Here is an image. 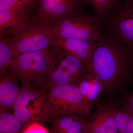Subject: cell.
Masks as SVG:
<instances>
[{"mask_svg":"<svg viewBox=\"0 0 133 133\" xmlns=\"http://www.w3.org/2000/svg\"><path fill=\"white\" fill-rule=\"evenodd\" d=\"M88 68L100 79L103 92L111 91L133 77V50L106 31Z\"/></svg>","mask_w":133,"mask_h":133,"instance_id":"1","label":"cell"},{"mask_svg":"<svg viewBox=\"0 0 133 133\" xmlns=\"http://www.w3.org/2000/svg\"><path fill=\"white\" fill-rule=\"evenodd\" d=\"M43 121L68 115H89L78 85L66 84L46 89L43 105Z\"/></svg>","mask_w":133,"mask_h":133,"instance_id":"2","label":"cell"},{"mask_svg":"<svg viewBox=\"0 0 133 133\" xmlns=\"http://www.w3.org/2000/svg\"><path fill=\"white\" fill-rule=\"evenodd\" d=\"M56 37L73 38L101 42L106 33L104 22L96 16L83 11L75 12L57 21L51 28Z\"/></svg>","mask_w":133,"mask_h":133,"instance_id":"3","label":"cell"},{"mask_svg":"<svg viewBox=\"0 0 133 133\" xmlns=\"http://www.w3.org/2000/svg\"><path fill=\"white\" fill-rule=\"evenodd\" d=\"M88 70L84 63L62 48H51L45 89L62 85H78Z\"/></svg>","mask_w":133,"mask_h":133,"instance_id":"4","label":"cell"},{"mask_svg":"<svg viewBox=\"0 0 133 133\" xmlns=\"http://www.w3.org/2000/svg\"><path fill=\"white\" fill-rule=\"evenodd\" d=\"M51 48L15 56L8 70L16 76L22 85L45 90Z\"/></svg>","mask_w":133,"mask_h":133,"instance_id":"5","label":"cell"},{"mask_svg":"<svg viewBox=\"0 0 133 133\" xmlns=\"http://www.w3.org/2000/svg\"><path fill=\"white\" fill-rule=\"evenodd\" d=\"M5 38L12 57L20 54L58 47L57 37L53 35L51 28L36 21L35 18L24 28Z\"/></svg>","mask_w":133,"mask_h":133,"instance_id":"6","label":"cell"},{"mask_svg":"<svg viewBox=\"0 0 133 133\" xmlns=\"http://www.w3.org/2000/svg\"><path fill=\"white\" fill-rule=\"evenodd\" d=\"M105 30L133 50V0H120L108 14Z\"/></svg>","mask_w":133,"mask_h":133,"instance_id":"7","label":"cell"},{"mask_svg":"<svg viewBox=\"0 0 133 133\" xmlns=\"http://www.w3.org/2000/svg\"><path fill=\"white\" fill-rule=\"evenodd\" d=\"M45 90L22 85L13 110L14 115L26 127L32 122L43 121L42 107Z\"/></svg>","mask_w":133,"mask_h":133,"instance_id":"8","label":"cell"},{"mask_svg":"<svg viewBox=\"0 0 133 133\" xmlns=\"http://www.w3.org/2000/svg\"><path fill=\"white\" fill-rule=\"evenodd\" d=\"M85 0H38L35 20L51 28L59 19L83 11Z\"/></svg>","mask_w":133,"mask_h":133,"instance_id":"9","label":"cell"},{"mask_svg":"<svg viewBox=\"0 0 133 133\" xmlns=\"http://www.w3.org/2000/svg\"><path fill=\"white\" fill-rule=\"evenodd\" d=\"M84 133H118L114 107L110 105H98L90 117L84 119Z\"/></svg>","mask_w":133,"mask_h":133,"instance_id":"10","label":"cell"},{"mask_svg":"<svg viewBox=\"0 0 133 133\" xmlns=\"http://www.w3.org/2000/svg\"><path fill=\"white\" fill-rule=\"evenodd\" d=\"M37 7H26L0 12V36L10 35L28 26L34 20L32 12Z\"/></svg>","mask_w":133,"mask_h":133,"instance_id":"11","label":"cell"},{"mask_svg":"<svg viewBox=\"0 0 133 133\" xmlns=\"http://www.w3.org/2000/svg\"><path fill=\"white\" fill-rule=\"evenodd\" d=\"M58 47L90 66L94 52L100 42L73 38L57 37Z\"/></svg>","mask_w":133,"mask_h":133,"instance_id":"12","label":"cell"},{"mask_svg":"<svg viewBox=\"0 0 133 133\" xmlns=\"http://www.w3.org/2000/svg\"><path fill=\"white\" fill-rule=\"evenodd\" d=\"M17 77L8 70L0 73V113L13 110L21 90Z\"/></svg>","mask_w":133,"mask_h":133,"instance_id":"13","label":"cell"},{"mask_svg":"<svg viewBox=\"0 0 133 133\" xmlns=\"http://www.w3.org/2000/svg\"><path fill=\"white\" fill-rule=\"evenodd\" d=\"M78 86L90 115L94 103L101 93L104 91L102 82L94 72L88 69L79 81Z\"/></svg>","mask_w":133,"mask_h":133,"instance_id":"14","label":"cell"},{"mask_svg":"<svg viewBox=\"0 0 133 133\" xmlns=\"http://www.w3.org/2000/svg\"><path fill=\"white\" fill-rule=\"evenodd\" d=\"M78 115H68L50 120L52 133H84V119Z\"/></svg>","mask_w":133,"mask_h":133,"instance_id":"15","label":"cell"},{"mask_svg":"<svg viewBox=\"0 0 133 133\" xmlns=\"http://www.w3.org/2000/svg\"><path fill=\"white\" fill-rule=\"evenodd\" d=\"M25 127L14 114L0 113V133H22Z\"/></svg>","mask_w":133,"mask_h":133,"instance_id":"16","label":"cell"},{"mask_svg":"<svg viewBox=\"0 0 133 133\" xmlns=\"http://www.w3.org/2000/svg\"><path fill=\"white\" fill-rule=\"evenodd\" d=\"M116 127L120 133H133V114L123 108H114Z\"/></svg>","mask_w":133,"mask_h":133,"instance_id":"17","label":"cell"},{"mask_svg":"<svg viewBox=\"0 0 133 133\" xmlns=\"http://www.w3.org/2000/svg\"><path fill=\"white\" fill-rule=\"evenodd\" d=\"M120 0H85L91 6L95 15L104 22L108 14Z\"/></svg>","mask_w":133,"mask_h":133,"instance_id":"18","label":"cell"},{"mask_svg":"<svg viewBox=\"0 0 133 133\" xmlns=\"http://www.w3.org/2000/svg\"><path fill=\"white\" fill-rule=\"evenodd\" d=\"M12 58L6 40L4 37L0 36V73L8 70Z\"/></svg>","mask_w":133,"mask_h":133,"instance_id":"19","label":"cell"},{"mask_svg":"<svg viewBox=\"0 0 133 133\" xmlns=\"http://www.w3.org/2000/svg\"><path fill=\"white\" fill-rule=\"evenodd\" d=\"M38 0H0V12L18 8L37 6Z\"/></svg>","mask_w":133,"mask_h":133,"instance_id":"20","label":"cell"},{"mask_svg":"<svg viewBox=\"0 0 133 133\" xmlns=\"http://www.w3.org/2000/svg\"><path fill=\"white\" fill-rule=\"evenodd\" d=\"M22 133H50L40 122H34L25 127Z\"/></svg>","mask_w":133,"mask_h":133,"instance_id":"21","label":"cell"},{"mask_svg":"<svg viewBox=\"0 0 133 133\" xmlns=\"http://www.w3.org/2000/svg\"><path fill=\"white\" fill-rule=\"evenodd\" d=\"M124 108L133 114V91L126 100Z\"/></svg>","mask_w":133,"mask_h":133,"instance_id":"22","label":"cell"}]
</instances>
